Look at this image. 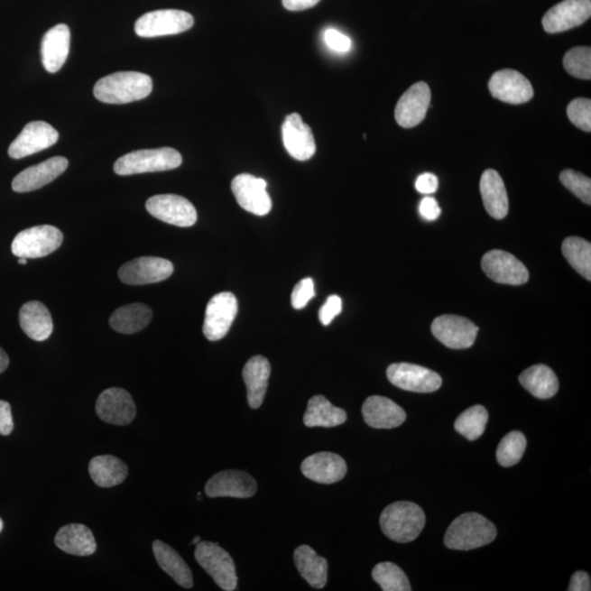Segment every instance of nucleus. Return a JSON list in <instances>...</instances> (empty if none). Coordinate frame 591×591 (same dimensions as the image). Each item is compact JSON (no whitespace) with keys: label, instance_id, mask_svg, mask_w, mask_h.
<instances>
[{"label":"nucleus","instance_id":"de8ad7c7","mask_svg":"<svg viewBox=\"0 0 591 591\" xmlns=\"http://www.w3.org/2000/svg\"><path fill=\"white\" fill-rule=\"evenodd\" d=\"M441 209L434 198H424L420 204V214L421 217L429 222H434L439 217Z\"/></svg>","mask_w":591,"mask_h":591},{"label":"nucleus","instance_id":"09e8293b","mask_svg":"<svg viewBox=\"0 0 591 591\" xmlns=\"http://www.w3.org/2000/svg\"><path fill=\"white\" fill-rule=\"evenodd\" d=\"M415 188L421 194H433L439 189V178L433 173L421 174L416 180Z\"/></svg>","mask_w":591,"mask_h":591},{"label":"nucleus","instance_id":"49530a36","mask_svg":"<svg viewBox=\"0 0 591 591\" xmlns=\"http://www.w3.org/2000/svg\"><path fill=\"white\" fill-rule=\"evenodd\" d=\"M14 430L12 407L7 401L0 400V435L8 436Z\"/></svg>","mask_w":591,"mask_h":591},{"label":"nucleus","instance_id":"c9c22d12","mask_svg":"<svg viewBox=\"0 0 591 591\" xmlns=\"http://www.w3.org/2000/svg\"><path fill=\"white\" fill-rule=\"evenodd\" d=\"M562 251L568 263L584 279L591 281V245L579 236H568L564 240Z\"/></svg>","mask_w":591,"mask_h":591},{"label":"nucleus","instance_id":"ddd939ff","mask_svg":"<svg viewBox=\"0 0 591 591\" xmlns=\"http://www.w3.org/2000/svg\"><path fill=\"white\" fill-rule=\"evenodd\" d=\"M482 269L492 281L506 285H523L529 280L527 267L508 252L488 251L483 256Z\"/></svg>","mask_w":591,"mask_h":591},{"label":"nucleus","instance_id":"72a5a7b5","mask_svg":"<svg viewBox=\"0 0 591 591\" xmlns=\"http://www.w3.org/2000/svg\"><path fill=\"white\" fill-rule=\"evenodd\" d=\"M523 388L533 397L549 399L559 392V379L553 370L546 365H534L519 376Z\"/></svg>","mask_w":591,"mask_h":591},{"label":"nucleus","instance_id":"f03ea898","mask_svg":"<svg viewBox=\"0 0 591 591\" xmlns=\"http://www.w3.org/2000/svg\"><path fill=\"white\" fill-rule=\"evenodd\" d=\"M497 536L496 527L476 513H467L452 522L446 532L445 546L458 551H470L487 546Z\"/></svg>","mask_w":591,"mask_h":591},{"label":"nucleus","instance_id":"e433bc0d","mask_svg":"<svg viewBox=\"0 0 591 591\" xmlns=\"http://www.w3.org/2000/svg\"><path fill=\"white\" fill-rule=\"evenodd\" d=\"M488 420V412L482 405H475L465 411L455 421V429L469 440H476L485 434Z\"/></svg>","mask_w":591,"mask_h":591},{"label":"nucleus","instance_id":"c85d7f7f","mask_svg":"<svg viewBox=\"0 0 591 591\" xmlns=\"http://www.w3.org/2000/svg\"><path fill=\"white\" fill-rule=\"evenodd\" d=\"M56 547L77 557H88L97 549L94 533L80 523H70L60 529L55 537Z\"/></svg>","mask_w":591,"mask_h":591},{"label":"nucleus","instance_id":"4be33fe9","mask_svg":"<svg viewBox=\"0 0 591 591\" xmlns=\"http://www.w3.org/2000/svg\"><path fill=\"white\" fill-rule=\"evenodd\" d=\"M69 168V161L64 157H53L49 161L25 169L14 179L12 187L14 192L27 193L45 187Z\"/></svg>","mask_w":591,"mask_h":591},{"label":"nucleus","instance_id":"393cba45","mask_svg":"<svg viewBox=\"0 0 591 591\" xmlns=\"http://www.w3.org/2000/svg\"><path fill=\"white\" fill-rule=\"evenodd\" d=\"M70 30L69 25H55L45 33L41 44L44 69L51 74L58 73L69 54Z\"/></svg>","mask_w":591,"mask_h":591},{"label":"nucleus","instance_id":"4c0bfd02","mask_svg":"<svg viewBox=\"0 0 591 591\" xmlns=\"http://www.w3.org/2000/svg\"><path fill=\"white\" fill-rule=\"evenodd\" d=\"M373 578L383 591H411L407 575L392 562L379 563L373 569Z\"/></svg>","mask_w":591,"mask_h":591},{"label":"nucleus","instance_id":"412c9836","mask_svg":"<svg viewBox=\"0 0 591 591\" xmlns=\"http://www.w3.org/2000/svg\"><path fill=\"white\" fill-rule=\"evenodd\" d=\"M258 490L256 482L248 473L238 470L222 471L207 483L208 497L249 498Z\"/></svg>","mask_w":591,"mask_h":591},{"label":"nucleus","instance_id":"0eeeda50","mask_svg":"<svg viewBox=\"0 0 591 591\" xmlns=\"http://www.w3.org/2000/svg\"><path fill=\"white\" fill-rule=\"evenodd\" d=\"M191 14L176 9L156 10L142 15L135 23V32L141 38H158L185 32L193 27Z\"/></svg>","mask_w":591,"mask_h":591},{"label":"nucleus","instance_id":"7c9ffc66","mask_svg":"<svg viewBox=\"0 0 591 591\" xmlns=\"http://www.w3.org/2000/svg\"><path fill=\"white\" fill-rule=\"evenodd\" d=\"M346 411L334 407L323 395H315L308 402L303 423L307 428H336L346 423Z\"/></svg>","mask_w":591,"mask_h":591},{"label":"nucleus","instance_id":"8fccbe9b","mask_svg":"<svg viewBox=\"0 0 591 591\" xmlns=\"http://www.w3.org/2000/svg\"><path fill=\"white\" fill-rule=\"evenodd\" d=\"M569 591H590L589 575L583 570L574 573L568 587Z\"/></svg>","mask_w":591,"mask_h":591},{"label":"nucleus","instance_id":"a878e982","mask_svg":"<svg viewBox=\"0 0 591 591\" xmlns=\"http://www.w3.org/2000/svg\"><path fill=\"white\" fill-rule=\"evenodd\" d=\"M480 191L488 215L495 219L505 218L510 210V202H508L505 183L500 173L493 169H488L483 173Z\"/></svg>","mask_w":591,"mask_h":591},{"label":"nucleus","instance_id":"423d86ee","mask_svg":"<svg viewBox=\"0 0 591 591\" xmlns=\"http://www.w3.org/2000/svg\"><path fill=\"white\" fill-rule=\"evenodd\" d=\"M195 559L220 588L226 591L236 589L238 577L234 559L218 543L200 541L195 549Z\"/></svg>","mask_w":591,"mask_h":591},{"label":"nucleus","instance_id":"a19ab883","mask_svg":"<svg viewBox=\"0 0 591 591\" xmlns=\"http://www.w3.org/2000/svg\"><path fill=\"white\" fill-rule=\"evenodd\" d=\"M562 184L569 189L575 197L582 199L584 203L591 204V180L584 174L570 171H564L559 176Z\"/></svg>","mask_w":591,"mask_h":591},{"label":"nucleus","instance_id":"20e7f679","mask_svg":"<svg viewBox=\"0 0 591 591\" xmlns=\"http://www.w3.org/2000/svg\"><path fill=\"white\" fill-rule=\"evenodd\" d=\"M181 164V153L176 149L171 147L142 149L117 159L115 163V172L118 176H133V174L173 171Z\"/></svg>","mask_w":591,"mask_h":591},{"label":"nucleus","instance_id":"f257e3e1","mask_svg":"<svg viewBox=\"0 0 591 591\" xmlns=\"http://www.w3.org/2000/svg\"><path fill=\"white\" fill-rule=\"evenodd\" d=\"M152 90V79L137 71H120L97 82L95 97L104 104L125 105L145 99Z\"/></svg>","mask_w":591,"mask_h":591},{"label":"nucleus","instance_id":"f8f14e48","mask_svg":"<svg viewBox=\"0 0 591 591\" xmlns=\"http://www.w3.org/2000/svg\"><path fill=\"white\" fill-rule=\"evenodd\" d=\"M431 332L445 346L466 349L475 344L479 328L465 317L444 315L435 319Z\"/></svg>","mask_w":591,"mask_h":591},{"label":"nucleus","instance_id":"9d476101","mask_svg":"<svg viewBox=\"0 0 591 591\" xmlns=\"http://www.w3.org/2000/svg\"><path fill=\"white\" fill-rule=\"evenodd\" d=\"M146 209L153 217L177 227H191L198 220L194 205L179 195H155L147 200Z\"/></svg>","mask_w":591,"mask_h":591},{"label":"nucleus","instance_id":"6ab92c4d","mask_svg":"<svg viewBox=\"0 0 591 591\" xmlns=\"http://www.w3.org/2000/svg\"><path fill=\"white\" fill-rule=\"evenodd\" d=\"M431 99L430 89L423 81L416 82L404 92L395 106V120L404 128H412L424 121Z\"/></svg>","mask_w":591,"mask_h":591},{"label":"nucleus","instance_id":"c03bdc74","mask_svg":"<svg viewBox=\"0 0 591 591\" xmlns=\"http://www.w3.org/2000/svg\"><path fill=\"white\" fill-rule=\"evenodd\" d=\"M325 41L328 48L336 51V52L346 53L351 50V39L336 29H328L326 31Z\"/></svg>","mask_w":591,"mask_h":591},{"label":"nucleus","instance_id":"6e6d98bb","mask_svg":"<svg viewBox=\"0 0 591 591\" xmlns=\"http://www.w3.org/2000/svg\"><path fill=\"white\" fill-rule=\"evenodd\" d=\"M3 528H4V522H3V519L0 518V532L3 531Z\"/></svg>","mask_w":591,"mask_h":591},{"label":"nucleus","instance_id":"603ef678","mask_svg":"<svg viewBox=\"0 0 591 591\" xmlns=\"http://www.w3.org/2000/svg\"><path fill=\"white\" fill-rule=\"evenodd\" d=\"M9 366V357L6 352L0 347V374H3Z\"/></svg>","mask_w":591,"mask_h":591},{"label":"nucleus","instance_id":"a18cd8bd","mask_svg":"<svg viewBox=\"0 0 591 591\" xmlns=\"http://www.w3.org/2000/svg\"><path fill=\"white\" fill-rule=\"evenodd\" d=\"M342 312V300L337 295L328 298L325 305L322 306L319 318L323 326H328L334 320V318Z\"/></svg>","mask_w":591,"mask_h":591},{"label":"nucleus","instance_id":"c756f323","mask_svg":"<svg viewBox=\"0 0 591 591\" xmlns=\"http://www.w3.org/2000/svg\"><path fill=\"white\" fill-rule=\"evenodd\" d=\"M152 551L159 564V567L166 572L174 582L182 586L183 588L193 587V577L189 565L180 557V554L169 547L168 544L159 541L152 543Z\"/></svg>","mask_w":591,"mask_h":591},{"label":"nucleus","instance_id":"7ed1b4c3","mask_svg":"<svg viewBox=\"0 0 591 591\" xmlns=\"http://www.w3.org/2000/svg\"><path fill=\"white\" fill-rule=\"evenodd\" d=\"M425 513L412 502H397L384 508L380 526L389 539L398 543L414 541L425 526Z\"/></svg>","mask_w":591,"mask_h":591},{"label":"nucleus","instance_id":"f704fd0d","mask_svg":"<svg viewBox=\"0 0 591 591\" xmlns=\"http://www.w3.org/2000/svg\"><path fill=\"white\" fill-rule=\"evenodd\" d=\"M89 473L97 486L113 487L125 481L128 469L116 457L105 455L95 457L90 461Z\"/></svg>","mask_w":591,"mask_h":591},{"label":"nucleus","instance_id":"2eb2a0df","mask_svg":"<svg viewBox=\"0 0 591 591\" xmlns=\"http://www.w3.org/2000/svg\"><path fill=\"white\" fill-rule=\"evenodd\" d=\"M58 141L59 133L49 123L31 122L12 143L8 153L13 159H22L45 151L55 145Z\"/></svg>","mask_w":591,"mask_h":591},{"label":"nucleus","instance_id":"bb28decb","mask_svg":"<svg viewBox=\"0 0 591 591\" xmlns=\"http://www.w3.org/2000/svg\"><path fill=\"white\" fill-rule=\"evenodd\" d=\"M19 323L31 340L43 342L53 332V319L42 302L24 303L19 312Z\"/></svg>","mask_w":591,"mask_h":591},{"label":"nucleus","instance_id":"37998d69","mask_svg":"<svg viewBox=\"0 0 591 591\" xmlns=\"http://www.w3.org/2000/svg\"><path fill=\"white\" fill-rule=\"evenodd\" d=\"M315 295V282L311 279H303L292 291L291 305L297 310L303 309Z\"/></svg>","mask_w":591,"mask_h":591},{"label":"nucleus","instance_id":"2f4dec72","mask_svg":"<svg viewBox=\"0 0 591 591\" xmlns=\"http://www.w3.org/2000/svg\"><path fill=\"white\" fill-rule=\"evenodd\" d=\"M295 564L302 578L313 588L321 589L328 582V561L309 546H300L294 553Z\"/></svg>","mask_w":591,"mask_h":591},{"label":"nucleus","instance_id":"aec40b11","mask_svg":"<svg viewBox=\"0 0 591 591\" xmlns=\"http://www.w3.org/2000/svg\"><path fill=\"white\" fill-rule=\"evenodd\" d=\"M282 142L286 151L296 161L306 162L315 156L316 141L309 125L302 121L298 113L286 116L282 126Z\"/></svg>","mask_w":591,"mask_h":591},{"label":"nucleus","instance_id":"5701e85b","mask_svg":"<svg viewBox=\"0 0 591 591\" xmlns=\"http://www.w3.org/2000/svg\"><path fill=\"white\" fill-rule=\"evenodd\" d=\"M301 471L303 476L313 482L333 485L344 479L347 466L341 456L332 452H318L303 460Z\"/></svg>","mask_w":591,"mask_h":591},{"label":"nucleus","instance_id":"1a4fd4ad","mask_svg":"<svg viewBox=\"0 0 591 591\" xmlns=\"http://www.w3.org/2000/svg\"><path fill=\"white\" fill-rule=\"evenodd\" d=\"M387 377L395 387L411 392L431 393L443 384V379L433 370L409 363L390 365Z\"/></svg>","mask_w":591,"mask_h":591},{"label":"nucleus","instance_id":"39448f33","mask_svg":"<svg viewBox=\"0 0 591 591\" xmlns=\"http://www.w3.org/2000/svg\"><path fill=\"white\" fill-rule=\"evenodd\" d=\"M63 234L54 226H34L15 235L12 251L17 258H44L58 250L63 244Z\"/></svg>","mask_w":591,"mask_h":591},{"label":"nucleus","instance_id":"79ce46f5","mask_svg":"<svg viewBox=\"0 0 591 591\" xmlns=\"http://www.w3.org/2000/svg\"><path fill=\"white\" fill-rule=\"evenodd\" d=\"M569 121L585 132L591 131V101L585 97L575 99L568 106Z\"/></svg>","mask_w":591,"mask_h":591},{"label":"nucleus","instance_id":"58836bf2","mask_svg":"<svg viewBox=\"0 0 591 591\" xmlns=\"http://www.w3.org/2000/svg\"><path fill=\"white\" fill-rule=\"evenodd\" d=\"M527 448V439L522 431L513 430L497 447L496 458L502 466L510 467L522 460Z\"/></svg>","mask_w":591,"mask_h":591},{"label":"nucleus","instance_id":"6e6552de","mask_svg":"<svg viewBox=\"0 0 591 591\" xmlns=\"http://www.w3.org/2000/svg\"><path fill=\"white\" fill-rule=\"evenodd\" d=\"M238 313V300L233 292H220L209 300L205 311L203 333L208 341L222 340L227 336Z\"/></svg>","mask_w":591,"mask_h":591},{"label":"nucleus","instance_id":"864d4df0","mask_svg":"<svg viewBox=\"0 0 591 591\" xmlns=\"http://www.w3.org/2000/svg\"><path fill=\"white\" fill-rule=\"evenodd\" d=\"M27 260H28V259L19 258L18 263H19L20 265H25V264L28 263V261H27Z\"/></svg>","mask_w":591,"mask_h":591},{"label":"nucleus","instance_id":"4468645a","mask_svg":"<svg viewBox=\"0 0 591 591\" xmlns=\"http://www.w3.org/2000/svg\"><path fill=\"white\" fill-rule=\"evenodd\" d=\"M266 188L265 180L248 173L239 174L231 183L236 202L246 212L256 216H265L271 212L272 199Z\"/></svg>","mask_w":591,"mask_h":591},{"label":"nucleus","instance_id":"3c124183","mask_svg":"<svg viewBox=\"0 0 591 591\" xmlns=\"http://www.w3.org/2000/svg\"><path fill=\"white\" fill-rule=\"evenodd\" d=\"M320 0H282V6L291 12H301V10L315 7Z\"/></svg>","mask_w":591,"mask_h":591},{"label":"nucleus","instance_id":"473e14b6","mask_svg":"<svg viewBox=\"0 0 591 591\" xmlns=\"http://www.w3.org/2000/svg\"><path fill=\"white\" fill-rule=\"evenodd\" d=\"M152 319L151 308L143 303H131L118 308L112 313L110 326L118 333L134 334L143 330L151 323Z\"/></svg>","mask_w":591,"mask_h":591},{"label":"nucleus","instance_id":"b1692460","mask_svg":"<svg viewBox=\"0 0 591 591\" xmlns=\"http://www.w3.org/2000/svg\"><path fill=\"white\" fill-rule=\"evenodd\" d=\"M363 416L370 428L377 429L399 428L407 420V414L400 405L380 395H373L365 401Z\"/></svg>","mask_w":591,"mask_h":591},{"label":"nucleus","instance_id":"a211bd4d","mask_svg":"<svg viewBox=\"0 0 591 591\" xmlns=\"http://www.w3.org/2000/svg\"><path fill=\"white\" fill-rule=\"evenodd\" d=\"M96 411L102 420L113 425L131 424L136 416L132 395L121 388L105 390L97 400Z\"/></svg>","mask_w":591,"mask_h":591},{"label":"nucleus","instance_id":"f3484780","mask_svg":"<svg viewBox=\"0 0 591 591\" xmlns=\"http://www.w3.org/2000/svg\"><path fill=\"white\" fill-rule=\"evenodd\" d=\"M488 89L495 99L511 105H522L533 97L531 82L517 70L496 71L488 82Z\"/></svg>","mask_w":591,"mask_h":591},{"label":"nucleus","instance_id":"cd10ccee","mask_svg":"<svg viewBox=\"0 0 591 591\" xmlns=\"http://www.w3.org/2000/svg\"><path fill=\"white\" fill-rule=\"evenodd\" d=\"M248 390V402L251 409H259L263 403L271 376V364L263 356H254L245 364L243 372Z\"/></svg>","mask_w":591,"mask_h":591},{"label":"nucleus","instance_id":"9b49d317","mask_svg":"<svg viewBox=\"0 0 591 591\" xmlns=\"http://www.w3.org/2000/svg\"><path fill=\"white\" fill-rule=\"evenodd\" d=\"M173 271L171 261L156 256H143L123 265L118 270V277L126 285L141 286L166 281Z\"/></svg>","mask_w":591,"mask_h":591},{"label":"nucleus","instance_id":"dca6fc26","mask_svg":"<svg viewBox=\"0 0 591 591\" xmlns=\"http://www.w3.org/2000/svg\"><path fill=\"white\" fill-rule=\"evenodd\" d=\"M590 15V0H564L544 14L542 25L548 33H561L582 25Z\"/></svg>","mask_w":591,"mask_h":591},{"label":"nucleus","instance_id":"ea45409f","mask_svg":"<svg viewBox=\"0 0 591 591\" xmlns=\"http://www.w3.org/2000/svg\"><path fill=\"white\" fill-rule=\"evenodd\" d=\"M563 64L569 75L579 79L591 78V50L588 46H578L569 50L564 56Z\"/></svg>","mask_w":591,"mask_h":591},{"label":"nucleus","instance_id":"5fc2aeb1","mask_svg":"<svg viewBox=\"0 0 591 591\" xmlns=\"http://www.w3.org/2000/svg\"><path fill=\"white\" fill-rule=\"evenodd\" d=\"M199 542H200V538L199 537H195L193 539L192 544H194V546H197V544H199Z\"/></svg>","mask_w":591,"mask_h":591}]
</instances>
